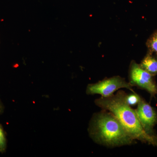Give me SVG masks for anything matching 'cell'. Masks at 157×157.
<instances>
[{
  "label": "cell",
  "instance_id": "1",
  "mask_svg": "<svg viewBox=\"0 0 157 157\" xmlns=\"http://www.w3.org/2000/svg\"><path fill=\"white\" fill-rule=\"evenodd\" d=\"M127 94L120 90L116 94L108 98L96 99L95 103L103 110L114 115L128 134L134 139L157 147V136L149 135L141 126L136 110L127 103Z\"/></svg>",
  "mask_w": 157,
  "mask_h": 157
},
{
  "label": "cell",
  "instance_id": "2",
  "mask_svg": "<svg viewBox=\"0 0 157 157\" xmlns=\"http://www.w3.org/2000/svg\"><path fill=\"white\" fill-rule=\"evenodd\" d=\"M89 132L95 142L109 147L131 145L135 141L117 119L107 110L94 115Z\"/></svg>",
  "mask_w": 157,
  "mask_h": 157
},
{
  "label": "cell",
  "instance_id": "3",
  "mask_svg": "<svg viewBox=\"0 0 157 157\" xmlns=\"http://www.w3.org/2000/svg\"><path fill=\"white\" fill-rule=\"evenodd\" d=\"M132 86L129 82L121 76H117L105 78L102 81L88 85L86 93L88 94H100L101 97L108 98L114 94L117 90L126 88L132 92H135Z\"/></svg>",
  "mask_w": 157,
  "mask_h": 157
},
{
  "label": "cell",
  "instance_id": "4",
  "mask_svg": "<svg viewBox=\"0 0 157 157\" xmlns=\"http://www.w3.org/2000/svg\"><path fill=\"white\" fill-rule=\"evenodd\" d=\"M153 76L140 67L134 60L130 63L129 71V82L132 86H136L146 90L151 97L157 94V84Z\"/></svg>",
  "mask_w": 157,
  "mask_h": 157
},
{
  "label": "cell",
  "instance_id": "5",
  "mask_svg": "<svg viewBox=\"0 0 157 157\" xmlns=\"http://www.w3.org/2000/svg\"><path fill=\"white\" fill-rule=\"evenodd\" d=\"M137 117L145 132L151 136H156L154 127L157 123V113L153 107L141 99L136 110Z\"/></svg>",
  "mask_w": 157,
  "mask_h": 157
},
{
  "label": "cell",
  "instance_id": "6",
  "mask_svg": "<svg viewBox=\"0 0 157 157\" xmlns=\"http://www.w3.org/2000/svg\"><path fill=\"white\" fill-rule=\"evenodd\" d=\"M140 65L152 76L157 75V56L154 54L147 52Z\"/></svg>",
  "mask_w": 157,
  "mask_h": 157
},
{
  "label": "cell",
  "instance_id": "7",
  "mask_svg": "<svg viewBox=\"0 0 157 157\" xmlns=\"http://www.w3.org/2000/svg\"><path fill=\"white\" fill-rule=\"evenodd\" d=\"M148 52L154 54L157 56V30L149 37L146 42Z\"/></svg>",
  "mask_w": 157,
  "mask_h": 157
},
{
  "label": "cell",
  "instance_id": "8",
  "mask_svg": "<svg viewBox=\"0 0 157 157\" xmlns=\"http://www.w3.org/2000/svg\"><path fill=\"white\" fill-rule=\"evenodd\" d=\"M7 138L6 132L2 126L0 124V153L3 154L6 151L7 148Z\"/></svg>",
  "mask_w": 157,
  "mask_h": 157
},
{
  "label": "cell",
  "instance_id": "9",
  "mask_svg": "<svg viewBox=\"0 0 157 157\" xmlns=\"http://www.w3.org/2000/svg\"><path fill=\"white\" fill-rule=\"evenodd\" d=\"M141 99L140 96L135 92H132L129 95L127 94L126 97L127 103L131 107L137 105Z\"/></svg>",
  "mask_w": 157,
  "mask_h": 157
},
{
  "label": "cell",
  "instance_id": "10",
  "mask_svg": "<svg viewBox=\"0 0 157 157\" xmlns=\"http://www.w3.org/2000/svg\"><path fill=\"white\" fill-rule=\"evenodd\" d=\"M4 107L3 106V104L1 101H0V114L2 113L4 111Z\"/></svg>",
  "mask_w": 157,
  "mask_h": 157
}]
</instances>
